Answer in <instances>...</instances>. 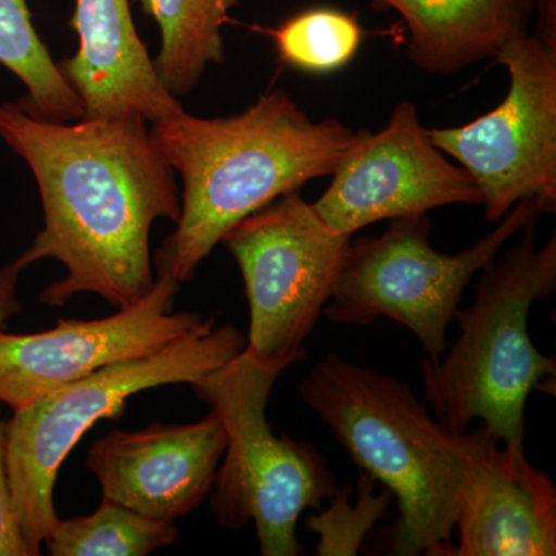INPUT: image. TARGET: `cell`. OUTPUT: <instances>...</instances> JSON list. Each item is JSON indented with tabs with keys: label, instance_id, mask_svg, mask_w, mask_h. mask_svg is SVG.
Returning <instances> with one entry per match:
<instances>
[{
	"label": "cell",
	"instance_id": "cell-1",
	"mask_svg": "<svg viewBox=\"0 0 556 556\" xmlns=\"http://www.w3.org/2000/svg\"><path fill=\"white\" fill-rule=\"evenodd\" d=\"M139 115L50 123L17 102L0 104V138L38 182L43 229L20 262L54 258L67 276L40 292L43 305L64 306L97 294L116 308L134 305L155 283L150 230L181 212L174 170Z\"/></svg>",
	"mask_w": 556,
	"mask_h": 556
},
{
	"label": "cell",
	"instance_id": "cell-2",
	"mask_svg": "<svg viewBox=\"0 0 556 556\" xmlns=\"http://www.w3.org/2000/svg\"><path fill=\"white\" fill-rule=\"evenodd\" d=\"M152 124L153 144L182 179L177 229L156 254L159 273L179 283L241 219L334 174L358 134L338 119L316 123L281 90L228 118L179 110Z\"/></svg>",
	"mask_w": 556,
	"mask_h": 556
},
{
	"label": "cell",
	"instance_id": "cell-3",
	"mask_svg": "<svg viewBox=\"0 0 556 556\" xmlns=\"http://www.w3.org/2000/svg\"><path fill=\"white\" fill-rule=\"evenodd\" d=\"M303 401L364 473L396 497L397 555L447 556L468 470L489 430L456 434L407 383L329 354L300 386Z\"/></svg>",
	"mask_w": 556,
	"mask_h": 556
},
{
	"label": "cell",
	"instance_id": "cell-4",
	"mask_svg": "<svg viewBox=\"0 0 556 556\" xmlns=\"http://www.w3.org/2000/svg\"><path fill=\"white\" fill-rule=\"evenodd\" d=\"M521 233L481 270L450 351L420 365L424 404L439 424L464 434L481 420L514 453H526L527 397L556 378L555 358L533 345L527 324L533 303L554 295L556 239L538 247L536 223Z\"/></svg>",
	"mask_w": 556,
	"mask_h": 556
},
{
	"label": "cell",
	"instance_id": "cell-5",
	"mask_svg": "<svg viewBox=\"0 0 556 556\" xmlns=\"http://www.w3.org/2000/svg\"><path fill=\"white\" fill-rule=\"evenodd\" d=\"M291 357H260L244 348L222 368L192 383L217 413L226 450L215 478L212 511L219 526L239 530L254 521L265 556H298L299 518L338 492L334 475L313 445L278 438L266 417L270 391Z\"/></svg>",
	"mask_w": 556,
	"mask_h": 556
},
{
	"label": "cell",
	"instance_id": "cell-6",
	"mask_svg": "<svg viewBox=\"0 0 556 556\" xmlns=\"http://www.w3.org/2000/svg\"><path fill=\"white\" fill-rule=\"evenodd\" d=\"M247 348L232 325L179 340L146 357L98 369L47 396L13 409L5 422L7 468L14 510L28 556L60 522L54 484L70 452L102 419H118L127 401L141 391L190 383L222 368Z\"/></svg>",
	"mask_w": 556,
	"mask_h": 556
},
{
	"label": "cell",
	"instance_id": "cell-7",
	"mask_svg": "<svg viewBox=\"0 0 556 556\" xmlns=\"http://www.w3.org/2000/svg\"><path fill=\"white\" fill-rule=\"evenodd\" d=\"M541 214L536 201H519L492 232L452 255L431 247L427 214L390 219L379 237L351 239L324 314L354 327L391 318L416 336L426 357L439 358L471 278Z\"/></svg>",
	"mask_w": 556,
	"mask_h": 556
},
{
	"label": "cell",
	"instance_id": "cell-8",
	"mask_svg": "<svg viewBox=\"0 0 556 556\" xmlns=\"http://www.w3.org/2000/svg\"><path fill=\"white\" fill-rule=\"evenodd\" d=\"M538 9L536 31L514 36L496 54L510 76L506 100L464 126L428 130L475 179L492 223L522 200L556 211L555 0H540Z\"/></svg>",
	"mask_w": 556,
	"mask_h": 556
},
{
	"label": "cell",
	"instance_id": "cell-9",
	"mask_svg": "<svg viewBox=\"0 0 556 556\" xmlns=\"http://www.w3.org/2000/svg\"><path fill=\"white\" fill-rule=\"evenodd\" d=\"M351 239L328 228L299 192L260 208L223 237L247 289V350L260 357H305L303 345L331 299Z\"/></svg>",
	"mask_w": 556,
	"mask_h": 556
},
{
	"label": "cell",
	"instance_id": "cell-10",
	"mask_svg": "<svg viewBox=\"0 0 556 556\" xmlns=\"http://www.w3.org/2000/svg\"><path fill=\"white\" fill-rule=\"evenodd\" d=\"M179 281L159 273L152 289L134 305L97 320H65L38 334L0 329V404L16 409L130 358L204 334L215 317L172 313Z\"/></svg>",
	"mask_w": 556,
	"mask_h": 556
},
{
	"label": "cell",
	"instance_id": "cell-11",
	"mask_svg": "<svg viewBox=\"0 0 556 556\" xmlns=\"http://www.w3.org/2000/svg\"><path fill=\"white\" fill-rule=\"evenodd\" d=\"M331 177L313 207L328 228L351 237L382 219L482 204L475 179L431 142L409 101L399 102L378 134L358 130Z\"/></svg>",
	"mask_w": 556,
	"mask_h": 556
},
{
	"label": "cell",
	"instance_id": "cell-12",
	"mask_svg": "<svg viewBox=\"0 0 556 556\" xmlns=\"http://www.w3.org/2000/svg\"><path fill=\"white\" fill-rule=\"evenodd\" d=\"M217 413L186 426L113 430L90 445L86 468L102 497L159 521H177L212 492L226 450Z\"/></svg>",
	"mask_w": 556,
	"mask_h": 556
},
{
	"label": "cell",
	"instance_id": "cell-13",
	"mask_svg": "<svg viewBox=\"0 0 556 556\" xmlns=\"http://www.w3.org/2000/svg\"><path fill=\"white\" fill-rule=\"evenodd\" d=\"M455 529L447 556H554V481L489 431L468 470Z\"/></svg>",
	"mask_w": 556,
	"mask_h": 556
},
{
	"label": "cell",
	"instance_id": "cell-14",
	"mask_svg": "<svg viewBox=\"0 0 556 556\" xmlns=\"http://www.w3.org/2000/svg\"><path fill=\"white\" fill-rule=\"evenodd\" d=\"M70 25L79 47L58 65L83 101L84 118L139 115L155 123L182 110L153 68L129 0H76Z\"/></svg>",
	"mask_w": 556,
	"mask_h": 556
},
{
	"label": "cell",
	"instance_id": "cell-15",
	"mask_svg": "<svg viewBox=\"0 0 556 556\" xmlns=\"http://www.w3.org/2000/svg\"><path fill=\"white\" fill-rule=\"evenodd\" d=\"M394 10L408 30V56L417 67L453 75L496 58L507 40L529 31L533 0H372Z\"/></svg>",
	"mask_w": 556,
	"mask_h": 556
},
{
	"label": "cell",
	"instance_id": "cell-16",
	"mask_svg": "<svg viewBox=\"0 0 556 556\" xmlns=\"http://www.w3.org/2000/svg\"><path fill=\"white\" fill-rule=\"evenodd\" d=\"M159 24L161 49L153 68L175 98L188 94L208 64L225 61L222 28L239 0H139Z\"/></svg>",
	"mask_w": 556,
	"mask_h": 556
},
{
	"label": "cell",
	"instance_id": "cell-17",
	"mask_svg": "<svg viewBox=\"0 0 556 556\" xmlns=\"http://www.w3.org/2000/svg\"><path fill=\"white\" fill-rule=\"evenodd\" d=\"M0 65L24 84L17 104L28 115L50 123L84 118L83 101L36 31L27 0H0Z\"/></svg>",
	"mask_w": 556,
	"mask_h": 556
},
{
	"label": "cell",
	"instance_id": "cell-18",
	"mask_svg": "<svg viewBox=\"0 0 556 556\" xmlns=\"http://www.w3.org/2000/svg\"><path fill=\"white\" fill-rule=\"evenodd\" d=\"M178 536L175 521L142 517L102 497L93 514L60 519L43 544L51 556H144L172 546Z\"/></svg>",
	"mask_w": 556,
	"mask_h": 556
},
{
	"label": "cell",
	"instance_id": "cell-19",
	"mask_svg": "<svg viewBox=\"0 0 556 556\" xmlns=\"http://www.w3.org/2000/svg\"><path fill=\"white\" fill-rule=\"evenodd\" d=\"M265 31L274 40L278 60L306 73H332L345 67L364 40L356 16L329 7L302 11L280 27Z\"/></svg>",
	"mask_w": 556,
	"mask_h": 556
},
{
	"label": "cell",
	"instance_id": "cell-20",
	"mask_svg": "<svg viewBox=\"0 0 556 556\" xmlns=\"http://www.w3.org/2000/svg\"><path fill=\"white\" fill-rule=\"evenodd\" d=\"M376 479L362 471L357 481L358 496L356 506L350 504V486L339 489L331 497L329 510L318 517L306 519L311 532H317L320 541L317 554L356 555L364 536H367L372 525L386 517L387 508L393 501L390 490H383L379 496L372 493Z\"/></svg>",
	"mask_w": 556,
	"mask_h": 556
},
{
	"label": "cell",
	"instance_id": "cell-21",
	"mask_svg": "<svg viewBox=\"0 0 556 556\" xmlns=\"http://www.w3.org/2000/svg\"><path fill=\"white\" fill-rule=\"evenodd\" d=\"M2 409V404H0ZM0 556H28L11 495L7 468L5 422L0 419Z\"/></svg>",
	"mask_w": 556,
	"mask_h": 556
},
{
	"label": "cell",
	"instance_id": "cell-22",
	"mask_svg": "<svg viewBox=\"0 0 556 556\" xmlns=\"http://www.w3.org/2000/svg\"><path fill=\"white\" fill-rule=\"evenodd\" d=\"M24 269L20 260L0 269V329L5 327L9 318L21 313V303L17 300V280Z\"/></svg>",
	"mask_w": 556,
	"mask_h": 556
}]
</instances>
